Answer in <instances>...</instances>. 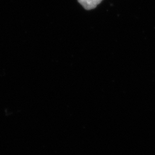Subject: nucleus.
Segmentation results:
<instances>
[{"label":"nucleus","instance_id":"obj_1","mask_svg":"<svg viewBox=\"0 0 155 155\" xmlns=\"http://www.w3.org/2000/svg\"><path fill=\"white\" fill-rule=\"evenodd\" d=\"M102 0H78V2L86 10L93 9L102 2Z\"/></svg>","mask_w":155,"mask_h":155}]
</instances>
